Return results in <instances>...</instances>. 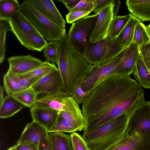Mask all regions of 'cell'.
<instances>
[{
	"label": "cell",
	"instance_id": "603a6c76",
	"mask_svg": "<svg viewBox=\"0 0 150 150\" xmlns=\"http://www.w3.org/2000/svg\"><path fill=\"white\" fill-rule=\"evenodd\" d=\"M48 139L52 150H73L70 135L62 132H51Z\"/></svg>",
	"mask_w": 150,
	"mask_h": 150
},
{
	"label": "cell",
	"instance_id": "60d3db41",
	"mask_svg": "<svg viewBox=\"0 0 150 150\" xmlns=\"http://www.w3.org/2000/svg\"><path fill=\"white\" fill-rule=\"evenodd\" d=\"M81 0H59L58 1L62 3L69 12Z\"/></svg>",
	"mask_w": 150,
	"mask_h": 150
},
{
	"label": "cell",
	"instance_id": "b9f144b4",
	"mask_svg": "<svg viewBox=\"0 0 150 150\" xmlns=\"http://www.w3.org/2000/svg\"><path fill=\"white\" fill-rule=\"evenodd\" d=\"M38 148V150H52L48 138L40 141Z\"/></svg>",
	"mask_w": 150,
	"mask_h": 150
},
{
	"label": "cell",
	"instance_id": "e0dca14e",
	"mask_svg": "<svg viewBox=\"0 0 150 150\" xmlns=\"http://www.w3.org/2000/svg\"><path fill=\"white\" fill-rule=\"evenodd\" d=\"M59 112L50 108L37 105L30 109L33 121L42 126L48 132L57 121Z\"/></svg>",
	"mask_w": 150,
	"mask_h": 150
},
{
	"label": "cell",
	"instance_id": "ba28073f",
	"mask_svg": "<svg viewBox=\"0 0 150 150\" xmlns=\"http://www.w3.org/2000/svg\"><path fill=\"white\" fill-rule=\"evenodd\" d=\"M120 0H114L98 13V19L90 37L89 42L94 43L108 36L109 30L114 18L117 16L121 4Z\"/></svg>",
	"mask_w": 150,
	"mask_h": 150
},
{
	"label": "cell",
	"instance_id": "5b68a950",
	"mask_svg": "<svg viewBox=\"0 0 150 150\" xmlns=\"http://www.w3.org/2000/svg\"><path fill=\"white\" fill-rule=\"evenodd\" d=\"M98 16V13L88 16L73 22L67 34L70 43L83 55Z\"/></svg>",
	"mask_w": 150,
	"mask_h": 150
},
{
	"label": "cell",
	"instance_id": "ffe728a7",
	"mask_svg": "<svg viewBox=\"0 0 150 150\" xmlns=\"http://www.w3.org/2000/svg\"><path fill=\"white\" fill-rule=\"evenodd\" d=\"M141 21L130 13L128 22L116 39L117 43L122 49L127 48L132 43L135 26Z\"/></svg>",
	"mask_w": 150,
	"mask_h": 150
},
{
	"label": "cell",
	"instance_id": "cb8c5ba5",
	"mask_svg": "<svg viewBox=\"0 0 150 150\" xmlns=\"http://www.w3.org/2000/svg\"><path fill=\"white\" fill-rule=\"evenodd\" d=\"M20 8L17 0H0V20H9Z\"/></svg>",
	"mask_w": 150,
	"mask_h": 150
},
{
	"label": "cell",
	"instance_id": "7402d4cb",
	"mask_svg": "<svg viewBox=\"0 0 150 150\" xmlns=\"http://www.w3.org/2000/svg\"><path fill=\"white\" fill-rule=\"evenodd\" d=\"M133 73L140 86L146 88H150V71L139 52Z\"/></svg>",
	"mask_w": 150,
	"mask_h": 150
},
{
	"label": "cell",
	"instance_id": "ee69618b",
	"mask_svg": "<svg viewBox=\"0 0 150 150\" xmlns=\"http://www.w3.org/2000/svg\"><path fill=\"white\" fill-rule=\"evenodd\" d=\"M4 97V90L1 86L0 88V103L1 102Z\"/></svg>",
	"mask_w": 150,
	"mask_h": 150
},
{
	"label": "cell",
	"instance_id": "3957f363",
	"mask_svg": "<svg viewBox=\"0 0 150 150\" xmlns=\"http://www.w3.org/2000/svg\"><path fill=\"white\" fill-rule=\"evenodd\" d=\"M126 114L120 115L82 136L90 150H105L127 135L131 129Z\"/></svg>",
	"mask_w": 150,
	"mask_h": 150
},
{
	"label": "cell",
	"instance_id": "44dd1931",
	"mask_svg": "<svg viewBox=\"0 0 150 150\" xmlns=\"http://www.w3.org/2000/svg\"><path fill=\"white\" fill-rule=\"evenodd\" d=\"M0 117H11L26 107L13 96L7 95L0 103Z\"/></svg>",
	"mask_w": 150,
	"mask_h": 150
},
{
	"label": "cell",
	"instance_id": "bcb514c9",
	"mask_svg": "<svg viewBox=\"0 0 150 150\" xmlns=\"http://www.w3.org/2000/svg\"><path fill=\"white\" fill-rule=\"evenodd\" d=\"M146 27L147 30L150 37V23Z\"/></svg>",
	"mask_w": 150,
	"mask_h": 150
},
{
	"label": "cell",
	"instance_id": "9a60e30c",
	"mask_svg": "<svg viewBox=\"0 0 150 150\" xmlns=\"http://www.w3.org/2000/svg\"><path fill=\"white\" fill-rule=\"evenodd\" d=\"M49 134L45 128L33 121L26 125L17 144L28 143L38 146L40 141L48 138Z\"/></svg>",
	"mask_w": 150,
	"mask_h": 150
},
{
	"label": "cell",
	"instance_id": "f1b7e54d",
	"mask_svg": "<svg viewBox=\"0 0 150 150\" xmlns=\"http://www.w3.org/2000/svg\"><path fill=\"white\" fill-rule=\"evenodd\" d=\"M9 21L25 31L33 34H39L20 11L16 13Z\"/></svg>",
	"mask_w": 150,
	"mask_h": 150
},
{
	"label": "cell",
	"instance_id": "4316f807",
	"mask_svg": "<svg viewBox=\"0 0 150 150\" xmlns=\"http://www.w3.org/2000/svg\"><path fill=\"white\" fill-rule=\"evenodd\" d=\"M150 41V37L146 27L142 21L138 23L135 28L132 42L139 48Z\"/></svg>",
	"mask_w": 150,
	"mask_h": 150
},
{
	"label": "cell",
	"instance_id": "8d00e7d4",
	"mask_svg": "<svg viewBox=\"0 0 150 150\" xmlns=\"http://www.w3.org/2000/svg\"><path fill=\"white\" fill-rule=\"evenodd\" d=\"M94 0H81L70 12L85 11L91 12L93 11L94 9Z\"/></svg>",
	"mask_w": 150,
	"mask_h": 150
},
{
	"label": "cell",
	"instance_id": "9c48e42d",
	"mask_svg": "<svg viewBox=\"0 0 150 150\" xmlns=\"http://www.w3.org/2000/svg\"><path fill=\"white\" fill-rule=\"evenodd\" d=\"M131 129L139 132L143 137L144 146L150 142V105L146 101L129 117Z\"/></svg>",
	"mask_w": 150,
	"mask_h": 150
},
{
	"label": "cell",
	"instance_id": "d6986e66",
	"mask_svg": "<svg viewBox=\"0 0 150 150\" xmlns=\"http://www.w3.org/2000/svg\"><path fill=\"white\" fill-rule=\"evenodd\" d=\"M126 4L133 16L143 21H150V0H127Z\"/></svg>",
	"mask_w": 150,
	"mask_h": 150
},
{
	"label": "cell",
	"instance_id": "d590c367",
	"mask_svg": "<svg viewBox=\"0 0 150 150\" xmlns=\"http://www.w3.org/2000/svg\"><path fill=\"white\" fill-rule=\"evenodd\" d=\"M92 91H84L78 85L71 97L74 100L79 104H82L88 98Z\"/></svg>",
	"mask_w": 150,
	"mask_h": 150
},
{
	"label": "cell",
	"instance_id": "4fadbf2b",
	"mask_svg": "<svg viewBox=\"0 0 150 150\" xmlns=\"http://www.w3.org/2000/svg\"><path fill=\"white\" fill-rule=\"evenodd\" d=\"M8 71L19 74H24L33 70L42 63L40 59L30 54L13 56L8 59Z\"/></svg>",
	"mask_w": 150,
	"mask_h": 150
},
{
	"label": "cell",
	"instance_id": "7bdbcfd3",
	"mask_svg": "<svg viewBox=\"0 0 150 150\" xmlns=\"http://www.w3.org/2000/svg\"><path fill=\"white\" fill-rule=\"evenodd\" d=\"M17 144L16 150H38V146L33 144L26 143Z\"/></svg>",
	"mask_w": 150,
	"mask_h": 150
},
{
	"label": "cell",
	"instance_id": "484cf974",
	"mask_svg": "<svg viewBox=\"0 0 150 150\" xmlns=\"http://www.w3.org/2000/svg\"><path fill=\"white\" fill-rule=\"evenodd\" d=\"M130 17V13L115 16L110 27L108 37L111 40L116 39L127 23Z\"/></svg>",
	"mask_w": 150,
	"mask_h": 150
},
{
	"label": "cell",
	"instance_id": "f546056e",
	"mask_svg": "<svg viewBox=\"0 0 150 150\" xmlns=\"http://www.w3.org/2000/svg\"><path fill=\"white\" fill-rule=\"evenodd\" d=\"M57 68L55 64L45 61L33 70L23 75L27 77H35L39 80Z\"/></svg>",
	"mask_w": 150,
	"mask_h": 150
},
{
	"label": "cell",
	"instance_id": "6da1fadb",
	"mask_svg": "<svg viewBox=\"0 0 150 150\" xmlns=\"http://www.w3.org/2000/svg\"><path fill=\"white\" fill-rule=\"evenodd\" d=\"M146 101L144 92L130 76L113 75L96 86L82 104L83 133L91 132L121 115L129 117Z\"/></svg>",
	"mask_w": 150,
	"mask_h": 150
},
{
	"label": "cell",
	"instance_id": "1f68e13d",
	"mask_svg": "<svg viewBox=\"0 0 150 150\" xmlns=\"http://www.w3.org/2000/svg\"><path fill=\"white\" fill-rule=\"evenodd\" d=\"M3 83L4 88L7 95L13 96L27 89L19 84L6 73L4 76Z\"/></svg>",
	"mask_w": 150,
	"mask_h": 150
},
{
	"label": "cell",
	"instance_id": "d4e9b609",
	"mask_svg": "<svg viewBox=\"0 0 150 150\" xmlns=\"http://www.w3.org/2000/svg\"><path fill=\"white\" fill-rule=\"evenodd\" d=\"M38 94L30 88L16 93L13 96L26 107L31 109L36 105Z\"/></svg>",
	"mask_w": 150,
	"mask_h": 150
},
{
	"label": "cell",
	"instance_id": "277c9868",
	"mask_svg": "<svg viewBox=\"0 0 150 150\" xmlns=\"http://www.w3.org/2000/svg\"><path fill=\"white\" fill-rule=\"evenodd\" d=\"M20 11L47 41H59L66 35L65 28L44 16L26 0L21 4Z\"/></svg>",
	"mask_w": 150,
	"mask_h": 150
},
{
	"label": "cell",
	"instance_id": "5bb4252c",
	"mask_svg": "<svg viewBox=\"0 0 150 150\" xmlns=\"http://www.w3.org/2000/svg\"><path fill=\"white\" fill-rule=\"evenodd\" d=\"M37 10L48 18L65 28L66 21L52 0H26Z\"/></svg>",
	"mask_w": 150,
	"mask_h": 150
},
{
	"label": "cell",
	"instance_id": "8992f818",
	"mask_svg": "<svg viewBox=\"0 0 150 150\" xmlns=\"http://www.w3.org/2000/svg\"><path fill=\"white\" fill-rule=\"evenodd\" d=\"M123 50L116 39L111 40L108 37L94 43L89 42L84 56L92 65H100L112 61Z\"/></svg>",
	"mask_w": 150,
	"mask_h": 150
},
{
	"label": "cell",
	"instance_id": "ac0fdd59",
	"mask_svg": "<svg viewBox=\"0 0 150 150\" xmlns=\"http://www.w3.org/2000/svg\"><path fill=\"white\" fill-rule=\"evenodd\" d=\"M144 145L141 134L131 129L127 135L105 150H140Z\"/></svg>",
	"mask_w": 150,
	"mask_h": 150
},
{
	"label": "cell",
	"instance_id": "30bf717a",
	"mask_svg": "<svg viewBox=\"0 0 150 150\" xmlns=\"http://www.w3.org/2000/svg\"><path fill=\"white\" fill-rule=\"evenodd\" d=\"M31 88L38 94H54L63 90L62 79L58 68L39 79Z\"/></svg>",
	"mask_w": 150,
	"mask_h": 150
},
{
	"label": "cell",
	"instance_id": "74e56055",
	"mask_svg": "<svg viewBox=\"0 0 150 150\" xmlns=\"http://www.w3.org/2000/svg\"><path fill=\"white\" fill-rule=\"evenodd\" d=\"M91 12L90 11H85L69 12L66 16V21L68 23H72L81 18L88 16Z\"/></svg>",
	"mask_w": 150,
	"mask_h": 150
},
{
	"label": "cell",
	"instance_id": "83f0119b",
	"mask_svg": "<svg viewBox=\"0 0 150 150\" xmlns=\"http://www.w3.org/2000/svg\"><path fill=\"white\" fill-rule=\"evenodd\" d=\"M59 43L58 41L47 42L46 46L43 50L45 61L57 64L59 58Z\"/></svg>",
	"mask_w": 150,
	"mask_h": 150
},
{
	"label": "cell",
	"instance_id": "2e32d148",
	"mask_svg": "<svg viewBox=\"0 0 150 150\" xmlns=\"http://www.w3.org/2000/svg\"><path fill=\"white\" fill-rule=\"evenodd\" d=\"M71 97L62 90L54 94H47L38 99L36 105L50 108L59 112L66 111L67 109Z\"/></svg>",
	"mask_w": 150,
	"mask_h": 150
},
{
	"label": "cell",
	"instance_id": "4dcf8cb0",
	"mask_svg": "<svg viewBox=\"0 0 150 150\" xmlns=\"http://www.w3.org/2000/svg\"><path fill=\"white\" fill-rule=\"evenodd\" d=\"M9 20H0V63L3 62L5 57L6 34L8 31H11V27Z\"/></svg>",
	"mask_w": 150,
	"mask_h": 150
},
{
	"label": "cell",
	"instance_id": "f35d334b",
	"mask_svg": "<svg viewBox=\"0 0 150 150\" xmlns=\"http://www.w3.org/2000/svg\"><path fill=\"white\" fill-rule=\"evenodd\" d=\"M139 49L145 64L150 71V41L139 47Z\"/></svg>",
	"mask_w": 150,
	"mask_h": 150
},
{
	"label": "cell",
	"instance_id": "f6af8a7d",
	"mask_svg": "<svg viewBox=\"0 0 150 150\" xmlns=\"http://www.w3.org/2000/svg\"><path fill=\"white\" fill-rule=\"evenodd\" d=\"M17 146V144L15 145L10 147L6 150H16Z\"/></svg>",
	"mask_w": 150,
	"mask_h": 150
},
{
	"label": "cell",
	"instance_id": "d6a6232c",
	"mask_svg": "<svg viewBox=\"0 0 150 150\" xmlns=\"http://www.w3.org/2000/svg\"><path fill=\"white\" fill-rule=\"evenodd\" d=\"M76 131L75 129L65 119L59 116L56 122L48 132L49 133L56 132L72 133Z\"/></svg>",
	"mask_w": 150,
	"mask_h": 150
},
{
	"label": "cell",
	"instance_id": "836d02e7",
	"mask_svg": "<svg viewBox=\"0 0 150 150\" xmlns=\"http://www.w3.org/2000/svg\"><path fill=\"white\" fill-rule=\"evenodd\" d=\"M6 73L19 84L26 88H31L39 80L35 77H27L23 74H14L8 71Z\"/></svg>",
	"mask_w": 150,
	"mask_h": 150
},
{
	"label": "cell",
	"instance_id": "7a4b0ae2",
	"mask_svg": "<svg viewBox=\"0 0 150 150\" xmlns=\"http://www.w3.org/2000/svg\"><path fill=\"white\" fill-rule=\"evenodd\" d=\"M58 41L57 68L62 79L63 91L71 96L93 65L70 43L67 34Z\"/></svg>",
	"mask_w": 150,
	"mask_h": 150
},
{
	"label": "cell",
	"instance_id": "7dc6e473",
	"mask_svg": "<svg viewBox=\"0 0 150 150\" xmlns=\"http://www.w3.org/2000/svg\"><path fill=\"white\" fill-rule=\"evenodd\" d=\"M149 104H150V101H149Z\"/></svg>",
	"mask_w": 150,
	"mask_h": 150
},
{
	"label": "cell",
	"instance_id": "ab89813d",
	"mask_svg": "<svg viewBox=\"0 0 150 150\" xmlns=\"http://www.w3.org/2000/svg\"><path fill=\"white\" fill-rule=\"evenodd\" d=\"M114 0H95L93 11L95 14L98 13L103 9L112 3Z\"/></svg>",
	"mask_w": 150,
	"mask_h": 150
},
{
	"label": "cell",
	"instance_id": "8fae6325",
	"mask_svg": "<svg viewBox=\"0 0 150 150\" xmlns=\"http://www.w3.org/2000/svg\"><path fill=\"white\" fill-rule=\"evenodd\" d=\"M11 31L21 45L27 49L41 52L46 46L47 42L39 34L25 31L9 21Z\"/></svg>",
	"mask_w": 150,
	"mask_h": 150
},
{
	"label": "cell",
	"instance_id": "7c38bea8",
	"mask_svg": "<svg viewBox=\"0 0 150 150\" xmlns=\"http://www.w3.org/2000/svg\"><path fill=\"white\" fill-rule=\"evenodd\" d=\"M139 52L138 47L132 42L115 66L113 75L130 76L133 72Z\"/></svg>",
	"mask_w": 150,
	"mask_h": 150
},
{
	"label": "cell",
	"instance_id": "e575fe53",
	"mask_svg": "<svg viewBox=\"0 0 150 150\" xmlns=\"http://www.w3.org/2000/svg\"><path fill=\"white\" fill-rule=\"evenodd\" d=\"M73 150H90L82 136L76 132L70 134Z\"/></svg>",
	"mask_w": 150,
	"mask_h": 150
},
{
	"label": "cell",
	"instance_id": "52a82bcc",
	"mask_svg": "<svg viewBox=\"0 0 150 150\" xmlns=\"http://www.w3.org/2000/svg\"><path fill=\"white\" fill-rule=\"evenodd\" d=\"M128 47L122 50L111 61L102 64L92 65L78 85L84 91H91L102 81L113 75L115 66L123 57Z\"/></svg>",
	"mask_w": 150,
	"mask_h": 150
}]
</instances>
